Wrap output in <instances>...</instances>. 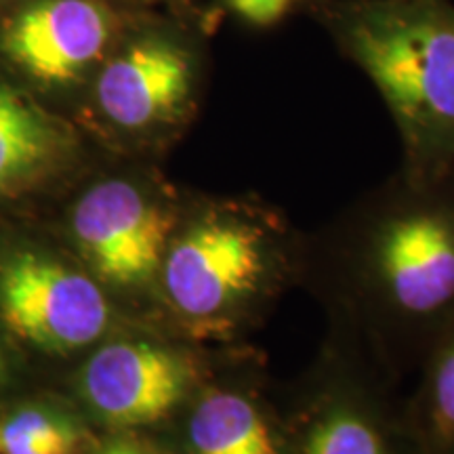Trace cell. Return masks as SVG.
I'll list each match as a JSON object with an SVG mask.
<instances>
[{
  "label": "cell",
  "instance_id": "6da1fadb",
  "mask_svg": "<svg viewBox=\"0 0 454 454\" xmlns=\"http://www.w3.org/2000/svg\"><path fill=\"white\" fill-rule=\"evenodd\" d=\"M360 64L400 118L431 179L454 167V13L385 11L351 30Z\"/></svg>",
  "mask_w": 454,
  "mask_h": 454
},
{
  "label": "cell",
  "instance_id": "7a4b0ae2",
  "mask_svg": "<svg viewBox=\"0 0 454 454\" xmlns=\"http://www.w3.org/2000/svg\"><path fill=\"white\" fill-rule=\"evenodd\" d=\"M270 270V238L240 213H211L167 248L162 280L170 303L187 320H225L242 308Z\"/></svg>",
  "mask_w": 454,
  "mask_h": 454
},
{
  "label": "cell",
  "instance_id": "3957f363",
  "mask_svg": "<svg viewBox=\"0 0 454 454\" xmlns=\"http://www.w3.org/2000/svg\"><path fill=\"white\" fill-rule=\"evenodd\" d=\"M374 276L397 314L435 328L454 322V194L402 208L374 244Z\"/></svg>",
  "mask_w": 454,
  "mask_h": 454
},
{
  "label": "cell",
  "instance_id": "277c9868",
  "mask_svg": "<svg viewBox=\"0 0 454 454\" xmlns=\"http://www.w3.org/2000/svg\"><path fill=\"white\" fill-rule=\"evenodd\" d=\"M0 314L15 334L49 351L87 348L110 325V303L98 284L34 253L0 268Z\"/></svg>",
  "mask_w": 454,
  "mask_h": 454
},
{
  "label": "cell",
  "instance_id": "5b68a950",
  "mask_svg": "<svg viewBox=\"0 0 454 454\" xmlns=\"http://www.w3.org/2000/svg\"><path fill=\"white\" fill-rule=\"evenodd\" d=\"M173 219L137 185L122 179L89 190L74 208L72 230L93 270L112 284H141L162 268Z\"/></svg>",
  "mask_w": 454,
  "mask_h": 454
},
{
  "label": "cell",
  "instance_id": "8992f818",
  "mask_svg": "<svg viewBox=\"0 0 454 454\" xmlns=\"http://www.w3.org/2000/svg\"><path fill=\"white\" fill-rule=\"evenodd\" d=\"M192 379V366L175 351L122 340L90 357L82 389L99 417L133 427L167 417L184 400Z\"/></svg>",
  "mask_w": 454,
  "mask_h": 454
},
{
  "label": "cell",
  "instance_id": "52a82bcc",
  "mask_svg": "<svg viewBox=\"0 0 454 454\" xmlns=\"http://www.w3.org/2000/svg\"><path fill=\"white\" fill-rule=\"evenodd\" d=\"M110 32V15L93 0H44L17 17L4 47L38 81L70 82L104 53Z\"/></svg>",
  "mask_w": 454,
  "mask_h": 454
},
{
  "label": "cell",
  "instance_id": "ba28073f",
  "mask_svg": "<svg viewBox=\"0 0 454 454\" xmlns=\"http://www.w3.org/2000/svg\"><path fill=\"white\" fill-rule=\"evenodd\" d=\"M192 89V64L184 51L144 41L106 66L98 81V104L114 124L145 129L168 121Z\"/></svg>",
  "mask_w": 454,
  "mask_h": 454
},
{
  "label": "cell",
  "instance_id": "9c48e42d",
  "mask_svg": "<svg viewBox=\"0 0 454 454\" xmlns=\"http://www.w3.org/2000/svg\"><path fill=\"white\" fill-rule=\"evenodd\" d=\"M194 454H278L268 421L247 395L215 391L196 406L190 421Z\"/></svg>",
  "mask_w": 454,
  "mask_h": 454
},
{
  "label": "cell",
  "instance_id": "30bf717a",
  "mask_svg": "<svg viewBox=\"0 0 454 454\" xmlns=\"http://www.w3.org/2000/svg\"><path fill=\"white\" fill-rule=\"evenodd\" d=\"M49 130L20 98L0 89V187L27 173L49 152Z\"/></svg>",
  "mask_w": 454,
  "mask_h": 454
},
{
  "label": "cell",
  "instance_id": "8fae6325",
  "mask_svg": "<svg viewBox=\"0 0 454 454\" xmlns=\"http://www.w3.org/2000/svg\"><path fill=\"white\" fill-rule=\"evenodd\" d=\"M427 431L440 450L454 448V322L440 334L425 387Z\"/></svg>",
  "mask_w": 454,
  "mask_h": 454
},
{
  "label": "cell",
  "instance_id": "7c38bea8",
  "mask_svg": "<svg viewBox=\"0 0 454 454\" xmlns=\"http://www.w3.org/2000/svg\"><path fill=\"white\" fill-rule=\"evenodd\" d=\"M305 454H385V446L366 417L349 408H333L311 427Z\"/></svg>",
  "mask_w": 454,
  "mask_h": 454
},
{
  "label": "cell",
  "instance_id": "4fadbf2b",
  "mask_svg": "<svg viewBox=\"0 0 454 454\" xmlns=\"http://www.w3.org/2000/svg\"><path fill=\"white\" fill-rule=\"evenodd\" d=\"M4 427L38 442V444L57 448V450H64L67 454H74L78 446V431L66 419L44 411L30 408V411L17 412L4 423Z\"/></svg>",
  "mask_w": 454,
  "mask_h": 454
},
{
  "label": "cell",
  "instance_id": "5bb4252c",
  "mask_svg": "<svg viewBox=\"0 0 454 454\" xmlns=\"http://www.w3.org/2000/svg\"><path fill=\"white\" fill-rule=\"evenodd\" d=\"M293 0H230L231 9L236 11L242 20L251 21L257 26H268L280 20L291 7Z\"/></svg>",
  "mask_w": 454,
  "mask_h": 454
},
{
  "label": "cell",
  "instance_id": "9a60e30c",
  "mask_svg": "<svg viewBox=\"0 0 454 454\" xmlns=\"http://www.w3.org/2000/svg\"><path fill=\"white\" fill-rule=\"evenodd\" d=\"M0 452L3 454H67L64 450H57V448L38 444L26 435L15 434L7 427L0 429Z\"/></svg>",
  "mask_w": 454,
  "mask_h": 454
},
{
  "label": "cell",
  "instance_id": "2e32d148",
  "mask_svg": "<svg viewBox=\"0 0 454 454\" xmlns=\"http://www.w3.org/2000/svg\"><path fill=\"white\" fill-rule=\"evenodd\" d=\"M106 454H139L137 450H133V448H124V446H114L110 450H106Z\"/></svg>",
  "mask_w": 454,
  "mask_h": 454
},
{
  "label": "cell",
  "instance_id": "e0dca14e",
  "mask_svg": "<svg viewBox=\"0 0 454 454\" xmlns=\"http://www.w3.org/2000/svg\"><path fill=\"white\" fill-rule=\"evenodd\" d=\"M101 454H106V452H101Z\"/></svg>",
  "mask_w": 454,
  "mask_h": 454
}]
</instances>
